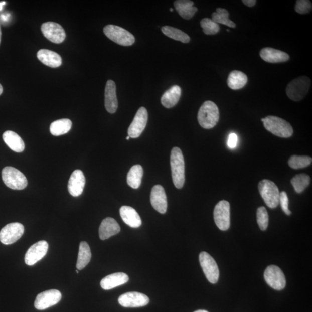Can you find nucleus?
Masks as SVG:
<instances>
[{"mask_svg":"<svg viewBox=\"0 0 312 312\" xmlns=\"http://www.w3.org/2000/svg\"><path fill=\"white\" fill-rule=\"evenodd\" d=\"M170 164L174 184L177 189H182L185 182V170L184 155L180 148L175 147L171 150Z\"/></svg>","mask_w":312,"mask_h":312,"instance_id":"obj_1","label":"nucleus"},{"mask_svg":"<svg viewBox=\"0 0 312 312\" xmlns=\"http://www.w3.org/2000/svg\"><path fill=\"white\" fill-rule=\"evenodd\" d=\"M219 111L214 102L207 101L201 105L197 119L201 126L205 129H211L216 126L219 120Z\"/></svg>","mask_w":312,"mask_h":312,"instance_id":"obj_2","label":"nucleus"},{"mask_svg":"<svg viewBox=\"0 0 312 312\" xmlns=\"http://www.w3.org/2000/svg\"><path fill=\"white\" fill-rule=\"evenodd\" d=\"M266 130L280 138H290L293 129L290 123L279 117L269 116L261 119Z\"/></svg>","mask_w":312,"mask_h":312,"instance_id":"obj_3","label":"nucleus"},{"mask_svg":"<svg viewBox=\"0 0 312 312\" xmlns=\"http://www.w3.org/2000/svg\"><path fill=\"white\" fill-rule=\"evenodd\" d=\"M311 81L306 76H302L292 80L286 87V94L290 100L299 101L305 97L309 92Z\"/></svg>","mask_w":312,"mask_h":312,"instance_id":"obj_4","label":"nucleus"},{"mask_svg":"<svg viewBox=\"0 0 312 312\" xmlns=\"http://www.w3.org/2000/svg\"><path fill=\"white\" fill-rule=\"evenodd\" d=\"M259 191L262 199L270 208H275L279 204L280 192L275 183L268 180H262L258 184Z\"/></svg>","mask_w":312,"mask_h":312,"instance_id":"obj_5","label":"nucleus"},{"mask_svg":"<svg viewBox=\"0 0 312 312\" xmlns=\"http://www.w3.org/2000/svg\"><path fill=\"white\" fill-rule=\"evenodd\" d=\"M104 33L109 39L124 47L131 46L135 41L134 36L131 33L118 26H106L104 28Z\"/></svg>","mask_w":312,"mask_h":312,"instance_id":"obj_6","label":"nucleus"},{"mask_svg":"<svg viewBox=\"0 0 312 312\" xmlns=\"http://www.w3.org/2000/svg\"><path fill=\"white\" fill-rule=\"evenodd\" d=\"M4 183L13 190H23L28 186V180L25 175L13 167H6L2 171Z\"/></svg>","mask_w":312,"mask_h":312,"instance_id":"obj_7","label":"nucleus"},{"mask_svg":"<svg viewBox=\"0 0 312 312\" xmlns=\"http://www.w3.org/2000/svg\"><path fill=\"white\" fill-rule=\"evenodd\" d=\"M199 260L202 269L209 282L212 284L218 282L219 270L214 258L207 252H203L200 254Z\"/></svg>","mask_w":312,"mask_h":312,"instance_id":"obj_8","label":"nucleus"},{"mask_svg":"<svg viewBox=\"0 0 312 312\" xmlns=\"http://www.w3.org/2000/svg\"><path fill=\"white\" fill-rule=\"evenodd\" d=\"M214 217L216 226L220 230L226 231L230 227V205L228 201L219 202L214 209Z\"/></svg>","mask_w":312,"mask_h":312,"instance_id":"obj_9","label":"nucleus"},{"mask_svg":"<svg viewBox=\"0 0 312 312\" xmlns=\"http://www.w3.org/2000/svg\"><path fill=\"white\" fill-rule=\"evenodd\" d=\"M24 231V226L20 223L7 224L0 231V241L7 245L13 244L22 237Z\"/></svg>","mask_w":312,"mask_h":312,"instance_id":"obj_10","label":"nucleus"},{"mask_svg":"<svg viewBox=\"0 0 312 312\" xmlns=\"http://www.w3.org/2000/svg\"><path fill=\"white\" fill-rule=\"evenodd\" d=\"M264 279L275 290H281L286 286V277L280 268L276 265H270L265 269Z\"/></svg>","mask_w":312,"mask_h":312,"instance_id":"obj_11","label":"nucleus"},{"mask_svg":"<svg viewBox=\"0 0 312 312\" xmlns=\"http://www.w3.org/2000/svg\"><path fill=\"white\" fill-rule=\"evenodd\" d=\"M62 299L59 290H49L42 292L37 296L34 306L38 310H43L56 305Z\"/></svg>","mask_w":312,"mask_h":312,"instance_id":"obj_12","label":"nucleus"},{"mask_svg":"<svg viewBox=\"0 0 312 312\" xmlns=\"http://www.w3.org/2000/svg\"><path fill=\"white\" fill-rule=\"evenodd\" d=\"M41 31L48 40L55 44L62 43L66 34L62 26L52 22H46L42 25Z\"/></svg>","mask_w":312,"mask_h":312,"instance_id":"obj_13","label":"nucleus"},{"mask_svg":"<svg viewBox=\"0 0 312 312\" xmlns=\"http://www.w3.org/2000/svg\"><path fill=\"white\" fill-rule=\"evenodd\" d=\"M147 120L148 114L146 109L144 107L140 108L128 128V136L132 138H138L146 128Z\"/></svg>","mask_w":312,"mask_h":312,"instance_id":"obj_14","label":"nucleus"},{"mask_svg":"<svg viewBox=\"0 0 312 312\" xmlns=\"http://www.w3.org/2000/svg\"><path fill=\"white\" fill-rule=\"evenodd\" d=\"M118 301L125 307H139L147 305L149 303V298L142 293L128 292L120 295Z\"/></svg>","mask_w":312,"mask_h":312,"instance_id":"obj_15","label":"nucleus"},{"mask_svg":"<svg viewBox=\"0 0 312 312\" xmlns=\"http://www.w3.org/2000/svg\"><path fill=\"white\" fill-rule=\"evenodd\" d=\"M49 245L47 242L41 241L34 243L28 249L25 257V263L30 266L36 264L45 256L48 252Z\"/></svg>","mask_w":312,"mask_h":312,"instance_id":"obj_16","label":"nucleus"},{"mask_svg":"<svg viewBox=\"0 0 312 312\" xmlns=\"http://www.w3.org/2000/svg\"><path fill=\"white\" fill-rule=\"evenodd\" d=\"M150 203L155 209L162 214H165L167 209V199L165 189L161 185H155L151 189Z\"/></svg>","mask_w":312,"mask_h":312,"instance_id":"obj_17","label":"nucleus"},{"mask_svg":"<svg viewBox=\"0 0 312 312\" xmlns=\"http://www.w3.org/2000/svg\"><path fill=\"white\" fill-rule=\"evenodd\" d=\"M86 179L82 171L76 170L71 174L69 181H68V192L73 197L81 196L84 189Z\"/></svg>","mask_w":312,"mask_h":312,"instance_id":"obj_18","label":"nucleus"},{"mask_svg":"<svg viewBox=\"0 0 312 312\" xmlns=\"http://www.w3.org/2000/svg\"><path fill=\"white\" fill-rule=\"evenodd\" d=\"M105 106L110 113H115L118 108L115 83L112 80L106 82L105 89Z\"/></svg>","mask_w":312,"mask_h":312,"instance_id":"obj_19","label":"nucleus"},{"mask_svg":"<svg viewBox=\"0 0 312 312\" xmlns=\"http://www.w3.org/2000/svg\"><path fill=\"white\" fill-rule=\"evenodd\" d=\"M260 55L262 60L270 63H283L290 59L287 53L272 48L262 49Z\"/></svg>","mask_w":312,"mask_h":312,"instance_id":"obj_20","label":"nucleus"},{"mask_svg":"<svg viewBox=\"0 0 312 312\" xmlns=\"http://www.w3.org/2000/svg\"><path fill=\"white\" fill-rule=\"evenodd\" d=\"M120 227L116 220L112 218H107L103 220L99 228V236L101 240H106L119 233Z\"/></svg>","mask_w":312,"mask_h":312,"instance_id":"obj_21","label":"nucleus"},{"mask_svg":"<svg viewBox=\"0 0 312 312\" xmlns=\"http://www.w3.org/2000/svg\"><path fill=\"white\" fill-rule=\"evenodd\" d=\"M128 280L129 277L127 274L117 272L105 277L101 281L100 285L104 290H109L126 283Z\"/></svg>","mask_w":312,"mask_h":312,"instance_id":"obj_22","label":"nucleus"},{"mask_svg":"<svg viewBox=\"0 0 312 312\" xmlns=\"http://www.w3.org/2000/svg\"><path fill=\"white\" fill-rule=\"evenodd\" d=\"M120 214L123 222L128 226L132 228H138L141 226V219L135 209L128 206L121 207L120 209Z\"/></svg>","mask_w":312,"mask_h":312,"instance_id":"obj_23","label":"nucleus"},{"mask_svg":"<svg viewBox=\"0 0 312 312\" xmlns=\"http://www.w3.org/2000/svg\"><path fill=\"white\" fill-rule=\"evenodd\" d=\"M37 58L40 62L49 67H59L62 64V58L58 53L48 49H41L37 53Z\"/></svg>","mask_w":312,"mask_h":312,"instance_id":"obj_24","label":"nucleus"},{"mask_svg":"<svg viewBox=\"0 0 312 312\" xmlns=\"http://www.w3.org/2000/svg\"><path fill=\"white\" fill-rule=\"evenodd\" d=\"M3 138L11 150L17 153H21L25 150V144L24 140L16 132L7 131L4 133Z\"/></svg>","mask_w":312,"mask_h":312,"instance_id":"obj_25","label":"nucleus"},{"mask_svg":"<svg viewBox=\"0 0 312 312\" xmlns=\"http://www.w3.org/2000/svg\"><path fill=\"white\" fill-rule=\"evenodd\" d=\"M175 8L180 16L189 20L197 12L198 9L194 7V2L190 0H178L174 3Z\"/></svg>","mask_w":312,"mask_h":312,"instance_id":"obj_26","label":"nucleus"},{"mask_svg":"<svg viewBox=\"0 0 312 312\" xmlns=\"http://www.w3.org/2000/svg\"><path fill=\"white\" fill-rule=\"evenodd\" d=\"M181 96V87L177 85L173 86L163 95L162 104L166 108H173L177 104Z\"/></svg>","mask_w":312,"mask_h":312,"instance_id":"obj_27","label":"nucleus"},{"mask_svg":"<svg viewBox=\"0 0 312 312\" xmlns=\"http://www.w3.org/2000/svg\"><path fill=\"white\" fill-rule=\"evenodd\" d=\"M248 81L247 75L242 71H233L230 72L227 79V84L230 89L239 90L243 88Z\"/></svg>","mask_w":312,"mask_h":312,"instance_id":"obj_28","label":"nucleus"},{"mask_svg":"<svg viewBox=\"0 0 312 312\" xmlns=\"http://www.w3.org/2000/svg\"><path fill=\"white\" fill-rule=\"evenodd\" d=\"M143 174V170L141 166L138 165L132 167L127 174L128 185L133 189H138L141 185Z\"/></svg>","mask_w":312,"mask_h":312,"instance_id":"obj_29","label":"nucleus"},{"mask_svg":"<svg viewBox=\"0 0 312 312\" xmlns=\"http://www.w3.org/2000/svg\"><path fill=\"white\" fill-rule=\"evenodd\" d=\"M91 258L90 247L86 242H81L79 245V253L77 263L78 270H82L89 263Z\"/></svg>","mask_w":312,"mask_h":312,"instance_id":"obj_30","label":"nucleus"},{"mask_svg":"<svg viewBox=\"0 0 312 312\" xmlns=\"http://www.w3.org/2000/svg\"><path fill=\"white\" fill-rule=\"evenodd\" d=\"M70 119H63L53 121L50 126V132L53 135L60 136L67 134L72 127Z\"/></svg>","mask_w":312,"mask_h":312,"instance_id":"obj_31","label":"nucleus"},{"mask_svg":"<svg viewBox=\"0 0 312 312\" xmlns=\"http://www.w3.org/2000/svg\"><path fill=\"white\" fill-rule=\"evenodd\" d=\"M164 34L173 40L182 42L183 43H189L190 38L187 34L181 31V30L173 27L165 26L162 28Z\"/></svg>","mask_w":312,"mask_h":312,"instance_id":"obj_32","label":"nucleus"},{"mask_svg":"<svg viewBox=\"0 0 312 312\" xmlns=\"http://www.w3.org/2000/svg\"><path fill=\"white\" fill-rule=\"evenodd\" d=\"M212 20L217 24H223L231 28H236L235 23L231 21L229 19V13L228 11L221 8H218L216 10V12L212 14Z\"/></svg>","mask_w":312,"mask_h":312,"instance_id":"obj_33","label":"nucleus"},{"mask_svg":"<svg viewBox=\"0 0 312 312\" xmlns=\"http://www.w3.org/2000/svg\"><path fill=\"white\" fill-rule=\"evenodd\" d=\"M310 178L306 174L296 175L292 178L291 185L297 193H301L310 185Z\"/></svg>","mask_w":312,"mask_h":312,"instance_id":"obj_34","label":"nucleus"},{"mask_svg":"<svg viewBox=\"0 0 312 312\" xmlns=\"http://www.w3.org/2000/svg\"><path fill=\"white\" fill-rule=\"evenodd\" d=\"M312 162L311 158L307 155H292L288 160V165L294 170L306 168L309 166Z\"/></svg>","mask_w":312,"mask_h":312,"instance_id":"obj_35","label":"nucleus"},{"mask_svg":"<svg viewBox=\"0 0 312 312\" xmlns=\"http://www.w3.org/2000/svg\"><path fill=\"white\" fill-rule=\"evenodd\" d=\"M201 28L203 32L206 35H215L220 31L219 24L209 18H204L200 22Z\"/></svg>","mask_w":312,"mask_h":312,"instance_id":"obj_36","label":"nucleus"},{"mask_svg":"<svg viewBox=\"0 0 312 312\" xmlns=\"http://www.w3.org/2000/svg\"><path fill=\"white\" fill-rule=\"evenodd\" d=\"M257 220L260 229L262 231L267 230L269 223V216L265 207H261L257 209Z\"/></svg>","mask_w":312,"mask_h":312,"instance_id":"obj_37","label":"nucleus"},{"mask_svg":"<svg viewBox=\"0 0 312 312\" xmlns=\"http://www.w3.org/2000/svg\"><path fill=\"white\" fill-rule=\"evenodd\" d=\"M312 9L311 3L308 0H297L296 2L295 10L299 14L309 13Z\"/></svg>","mask_w":312,"mask_h":312,"instance_id":"obj_38","label":"nucleus"},{"mask_svg":"<svg viewBox=\"0 0 312 312\" xmlns=\"http://www.w3.org/2000/svg\"><path fill=\"white\" fill-rule=\"evenodd\" d=\"M288 198L287 193L285 192L280 193L279 203L280 204L281 209L287 215H290L291 212L288 209Z\"/></svg>","mask_w":312,"mask_h":312,"instance_id":"obj_39","label":"nucleus"},{"mask_svg":"<svg viewBox=\"0 0 312 312\" xmlns=\"http://www.w3.org/2000/svg\"><path fill=\"white\" fill-rule=\"evenodd\" d=\"M238 142V136L235 133H231L228 137L227 144L228 146L231 149H234L237 146Z\"/></svg>","mask_w":312,"mask_h":312,"instance_id":"obj_40","label":"nucleus"},{"mask_svg":"<svg viewBox=\"0 0 312 312\" xmlns=\"http://www.w3.org/2000/svg\"><path fill=\"white\" fill-rule=\"evenodd\" d=\"M242 3L247 7H252L256 5L257 2L256 0H243Z\"/></svg>","mask_w":312,"mask_h":312,"instance_id":"obj_41","label":"nucleus"},{"mask_svg":"<svg viewBox=\"0 0 312 312\" xmlns=\"http://www.w3.org/2000/svg\"><path fill=\"white\" fill-rule=\"evenodd\" d=\"M5 5H6L5 2H0V11H2V10L3 9L4 6H5Z\"/></svg>","mask_w":312,"mask_h":312,"instance_id":"obj_42","label":"nucleus"},{"mask_svg":"<svg viewBox=\"0 0 312 312\" xmlns=\"http://www.w3.org/2000/svg\"><path fill=\"white\" fill-rule=\"evenodd\" d=\"M2 29H1V25H0V44H1V41H2Z\"/></svg>","mask_w":312,"mask_h":312,"instance_id":"obj_43","label":"nucleus"},{"mask_svg":"<svg viewBox=\"0 0 312 312\" xmlns=\"http://www.w3.org/2000/svg\"><path fill=\"white\" fill-rule=\"evenodd\" d=\"M3 92V86L1 84H0V95H1Z\"/></svg>","mask_w":312,"mask_h":312,"instance_id":"obj_44","label":"nucleus"},{"mask_svg":"<svg viewBox=\"0 0 312 312\" xmlns=\"http://www.w3.org/2000/svg\"><path fill=\"white\" fill-rule=\"evenodd\" d=\"M195 312H208L207 310H198L195 311Z\"/></svg>","mask_w":312,"mask_h":312,"instance_id":"obj_45","label":"nucleus"},{"mask_svg":"<svg viewBox=\"0 0 312 312\" xmlns=\"http://www.w3.org/2000/svg\"><path fill=\"white\" fill-rule=\"evenodd\" d=\"M130 139V136H128L126 137V139L127 140H129Z\"/></svg>","mask_w":312,"mask_h":312,"instance_id":"obj_46","label":"nucleus"},{"mask_svg":"<svg viewBox=\"0 0 312 312\" xmlns=\"http://www.w3.org/2000/svg\"><path fill=\"white\" fill-rule=\"evenodd\" d=\"M170 11H171V12H173V9H170Z\"/></svg>","mask_w":312,"mask_h":312,"instance_id":"obj_47","label":"nucleus"},{"mask_svg":"<svg viewBox=\"0 0 312 312\" xmlns=\"http://www.w3.org/2000/svg\"><path fill=\"white\" fill-rule=\"evenodd\" d=\"M76 272H77V273H79V272H78V270H77V271H76Z\"/></svg>","mask_w":312,"mask_h":312,"instance_id":"obj_48","label":"nucleus"}]
</instances>
